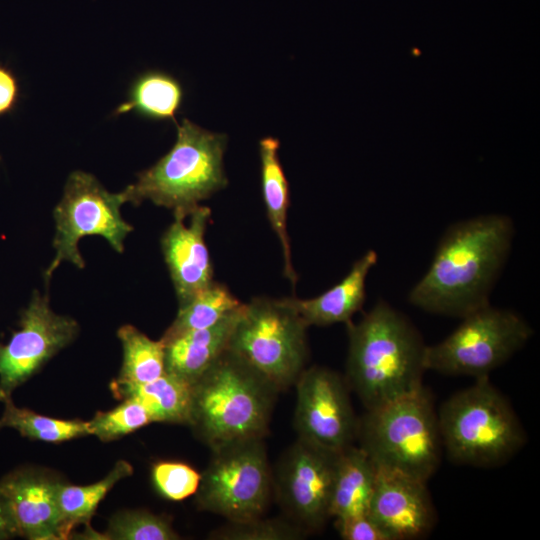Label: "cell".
Segmentation results:
<instances>
[{
    "label": "cell",
    "mask_w": 540,
    "mask_h": 540,
    "mask_svg": "<svg viewBox=\"0 0 540 540\" xmlns=\"http://www.w3.org/2000/svg\"><path fill=\"white\" fill-rule=\"evenodd\" d=\"M514 233L512 219L504 214L480 215L450 225L427 272L410 290L409 302L432 314L458 318L490 304Z\"/></svg>",
    "instance_id": "6da1fadb"
},
{
    "label": "cell",
    "mask_w": 540,
    "mask_h": 540,
    "mask_svg": "<svg viewBox=\"0 0 540 540\" xmlns=\"http://www.w3.org/2000/svg\"><path fill=\"white\" fill-rule=\"evenodd\" d=\"M348 329L345 380L366 410L423 387L425 345L410 320L386 301H379Z\"/></svg>",
    "instance_id": "7a4b0ae2"
},
{
    "label": "cell",
    "mask_w": 540,
    "mask_h": 540,
    "mask_svg": "<svg viewBox=\"0 0 540 540\" xmlns=\"http://www.w3.org/2000/svg\"><path fill=\"white\" fill-rule=\"evenodd\" d=\"M278 393L271 382L227 349L193 383L188 425L212 451L265 438Z\"/></svg>",
    "instance_id": "3957f363"
},
{
    "label": "cell",
    "mask_w": 540,
    "mask_h": 540,
    "mask_svg": "<svg viewBox=\"0 0 540 540\" xmlns=\"http://www.w3.org/2000/svg\"><path fill=\"white\" fill-rule=\"evenodd\" d=\"M443 450L458 464L496 467L526 443V433L508 399L489 377L447 399L437 412Z\"/></svg>",
    "instance_id": "277c9868"
},
{
    "label": "cell",
    "mask_w": 540,
    "mask_h": 540,
    "mask_svg": "<svg viewBox=\"0 0 540 540\" xmlns=\"http://www.w3.org/2000/svg\"><path fill=\"white\" fill-rule=\"evenodd\" d=\"M176 126L177 139L170 151L122 191L126 202L139 205L150 200L188 216L202 200L227 185L223 167L226 135L188 119Z\"/></svg>",
    "instance_id": "5b68a950"
},
{
    "label": "cell",
    "mask_w": 540,
    "mask_h": 540,
    "mask_svg": "<svg viewBox=\"0 0 540 540\" xmlns=\"http://www.w3.org/2000/svg\"><path fill=\"white\" fill-rule=\"evenodd\" d=\"M358 446L376 468L427 480L438 469L443 444L437 412L424 386L359 418Z\"/></svg>",
    "instance_id": "8992f818"
},
{
    "label": "cell",
    "mask_w": 540,
    "mask_h": 540,
    "mask_svg": "<svg viewBox=\"0 0 540 540\" xmlns=\"http://www.w3.org/2000/svg\"><path fill=\"white\" fill-rule=\"evenodd\" d=\"M308 326L282 299L253 298L244 304L228 349L281 392L306 368Z\"/></svg>",
    "instance_id": "52a82bcc"
},
{
    "label": "cell",
    "mask_w": 540,
    "mask_h": 540,
    "mask_svg": "<svg viewBox=\"0 0 540 540\" xmlns=\"http://www.w3.org/2000/svg\"><path fill=\"white\" fill-rule=\"evenodd\" d=\"M441 342L427 346L426 370L445 375L488 377L531 338L533 330L516 312L485 305L464 316Z\"/></svg>",
    "instance_id": "ba28073f"
},
{
    "label": "cell",
    "mask_w": 540,
    "mask_h": 540,
    "mask_svg": "<svg viewBox=\"0 0 540 540\" xmlns=\"http://www.w3.org/2000/svg\"><path fill=\"white\" fill-rule=\"evenodd\" d=\"M196 496L198 509L245 521L264 516L273 492V472L264 438L231 443L213 450L201 473Z\"/></svg>",
    "instance_id": "9c48e42d"
},
{
    "label": "cell",
    "mask_w": 540,
    "mask_h": 540,
    "mask_svg": "<svg viewBox=\"0 0 540 540\" xmlns=\"http://www.w3.org/2000/svg\"><path fill=\"white\" fill-rule=\"evenodd\" d=\"M124 203L123 192L110 193L92 174L74 171L69 175L62 199L54 209L55 257L44 273L47 283L64 261L79 269L85 267L78 249L79 240L85 236L100 235L115 251H124V240L133 230L121 216Z\"/></svg>",
    "instance_id": "30bf717a"
},
{
    "label": "cell",
    "mask_w": 540,
    "mask_h": 540,
    "mask_svg": "<svg viewBox=\"0 0 540 540\" xmlns=\"http://www.w3.org/2000/svg\"><path fill=\"white\" fill-rule=\"evenodd\" d=\"M340 452L297 438L272 470L274 497L284 516L307 534L319 531L331 518V491Z\"/></svg>",
    "instance_id": "8fae6325"
},
{
    "label": "cell",
    "mask_w": 540,
    "mask_h": 540,
    "mask_svg": "<svg viewBox=\"0 0 540 540\" xmlns=\"http://www.w3.org/2000/svg\"><path fill=\"white\" fill-rule=\"evenodd\" d=\"M295 387L298 438L338 452L355 444L359 418L344 377L330 368L312 366L305 368Z\"/></svg>",
    "instance_id": "7c38bea8"
},
{
    "label": "cell",
    "mask_w": 540,
    "mask_h": 540,
    "mask_svg": "<svg viewBox=\"0 0 540 540\" xmlns=\"http://www.w3.org/2000/svg\"><path fill=\"white\" fill-rule=\"evenodd\" d=\"M20 329L0 344V401L32 377L56 353L77 336L79 326L69 316L56 314L48 293L35 291L21 312Z\"/></svg>",
    "instance_id": "4fadbf2b"
},
{
    "label": "cell",
    "mask_w": 540,
    "mask_h": 540,
    "mask_svg": "<svg viewBox=\"0 0 540 540\" xmlns=\"http://www.w3.org/2000/svg\"><path fill=\"white\" fill-rule=\"evenodd\" d=\"M368 514L391 540L423 537L436 520L425 481L383 468H377Z\"/></svg>",
    "instance_id": "5bb4252c"
},
{
    "label": "cell",
    "mask_w": 540,
    "mask_h": 540,
    "mask_svg": "<svg viewBox=\"0 0 540 540\" xmlns=\"http://www.w3.org/2000/svg\"><path fill=\"white\" fill-rule=\"evenodd\" d=\"M173 214L174 221L164 232L161 246L179 306H182L214 281L204 238L211 211L198 205L188 216Z\"/></svg>",
    "instance_id": "9a60e30c"
},
{
    "label": "cell",
    "mask_w": 540,
    "mask_h": 540,
    "mask_svg": "<svg viewBox=\"0 0 540 540\" xmlns=\"http://www.w3.org/2000/svg\"><path fill=\"white\" fill-rule=\"evenodd\" d=\"M59 480L34 469H19L0 480V492L15 520L18 534L30 540L68 538L59 509Z\"/></svg>",
    "instance_id": "2e32d148"
},
{
    "label": "cell",
    "mask_w": 540,
    "mask_h": 540,
    "mask_svg": "<svg viewBox=\"0 0 540 540\" xmlns=\"http://www.w3.org/2000/svg\"><path fill=\"white\" fill-rule=\"evenodd\" d=\"M243 307L244 304L211 327L161 340L165 351V372L192 384L197 381L228 349Z\"/></svg>",
    "instance_id": "e0dca14e"
},
{
    "label": "cell",
    "mask_w": 540,
    "mask_h": 540,
    "mask_svg": "<svg viewBox=\"0 0 540 540\" xmlns=\"http://www.w3.org/2000/svg\"><path fill=\"white\" fill-rule=\"evenodd\" d=\"M378 255L369 250L354 262L347 275L333 287L311 299L284 298L309 326L348 324L365 301V282Z\"/></svg>",
    "instance_id": "ac0fdd59"
},
{
    "label": "cell",
    "mask_w": 540,
    "mask_h": 540,
    "mask_svg": "<svg viewBox=\"0 0 540 540\" xmlns=\"http://www.w3.org/2000/svg\"><path fill=\"white\" fill-rule=\"evenodd\" d=\"M112 392L120 399L133 398L150 413L153 422L189 424L193 384L174 374L165 372L157 379L132 384L115 380Z\"/></svg>",
    "instance_id": "d6986e66"
},
{
    "label": "cell",
    "mask_w": 540,
    "mask_h": 540,
    "mask_svg": "<svg viewBox=\"0 0 540 540\" xmlns=\"http://www.w3.org/2000/svg\"><path fill=\"white\" fill-rule=\"evenodd\" d=\"M377 468L357 445L339 453L334 473L330 517L345 518L368 512Z\"/></svg>",
    "instance_id": "ffe728a7"
},
{
    "label": "cell",
    "mask_w": 540,
    "mask_h": 540,
    "mask_svg": "<svg viewBox=\"0 0 540 540\" xmlns=\"http://www.w3.org/2000/svg\"><path fill=\"white\" fill-rule=\"evenodd\" d=\"M279 145V140L273 137H265L259 142L262 195L269 222L282 247L284 276L295 286L298 277L292 264L287 232L289 185L279 160Z\"/></svg>",
    "instance_id": "44dd1931"
},
{
    "label": "cell",
    "mask_w": 540,
    "mask_h": 540,
    "mask_svg": "<svg viewBox=\"0 0 540 540\" xmlns=\"http://www.w3.org/2000/svg\"><path fill=\"white\" fill-rule=\"evenodd\" d=\"M183 88L173 76L158 70L140 74L131 84L126 101L114 114L134 112L151 120H173L183 102Z\"/></svg>",
    "instance_id": "7402d4cb"
},
{
    "label": "cell",
    "mask_w": 540,
    "mask_h": 540,
    "mask_svg": "<svg viewBox=\"0 0 540 540\" xmlns=\"http://www.w3.org/2000/svg\"><path fill=\"white\" fill-rule=\"evenodd\" d=\"M132 473L131 464L120 460L103 479L96 483L78 486L59 482L58 504L67 536L76 525H88L105 495L117 482Z\"/></svg>",
    "instance_id": "603a6c76"
},
{
    "label": "cell",
    "mask_w": 540,
    "mask_h": 540,
    "mask_svg": "<svg viewBox=\"0 0 540 540\" xmlns=\"http://www.w3.org/2000/svg\"><path fill=\"white\" fill-rule=\"evenodd\" d=\"M242 304L225 285L213 281L188 303L179 306L176 318L160 340L211 327Z\"/></svg>",
    "instance_id": "cb8c5ba5"
},
{
    "label": "cell",
    "mask_w": 540,
    "mask_h": 540,
    "mask_svg": "<svg viewBox=\"0 0 540 540\" xmlns=\"http://www.w3.org/2000/svg\"><path fill=\"white\" fill-rule=\"evenodd\" d=\"M117 336L123 348L120 382L143 384L165 373V351L161 340L154 341L132 325L122 326Z\"/></svg>",
    "instance_id": "d4e9b609"
},
{
    "label": "cell",
    "mask_w": 540,
    "mask_h": 540,
    "mask_svg": "<svg viewBox=\"0 0 540 540\" xmlns=\"http://www.w3.org/2000/svg\"><path fill=\"white\" fill-rule=\"evenodd\" d=\"M0 429L10 427L32 440L58 443L90 435L88 421L63 420L17 407L11 398L5 400Z\"/></svg>",
    "instance_id": "484cf974"
},
{
    "label": "cell",
    "mask_w": 540,
    "mask_h": 540,
    "mask_svg": "<svg viewBox=\"0 0 540 540\" xmlns=\"http://www.w3.org/2000/svg\"><path fill=\"white\" fill-rule=\"evenodd\" d=\"M308 534L285 516H264L245 521H227L209 533L212 540H298Z\"/></svg>",
    "instance_id": "4316f807"
},
{
    "label": "cell",
    "mask_w": 540,
    "mask_h": 540,
    "mask_svg": "<svg viewBox=\"0 0 540 540\" xmlns=\"http://www.w3.org/2000/svg\"><path fill=\"white\" fill-rule=\"evenodd\" d=\"M180 536L163 516L144 510L116 514L109 522L103 539L177 540Z\"/></svg>",
    "instance_id": "83f0119b"
},
{
    "label": "cell",
    "mask_w": 540,
    "mask_h": 540,
    "mask_svg": "<svg viewBox=\"0 0 540 540\" xmlns=\"http://www.w3.org/2000/svg\"><path fill=\"white\" fill-rule=\"evenodd\" d=\"M124 401L106 412H98L88 421L90 433L102 441H111L153 423L148 410L137 400Z\"/></svg>",
    "instance_id": "f1b7e54d"
},
{
    "label": "cell",
    "mask_w": 540,
    "mask_h": 540,
    "mask_svg": "<svg viewBox=\"0 0 540 540\" xmlns=\"http://www.w3.org/2000/svg\"><path fill=\"white\" fill-rule=\"evenodd\" d=\"M151 476L158 493L172 501L195 495L201 480V473L192 466L175 461L156 463Z\"/></svg>",
    "instance_id": "f546056e"
},
{
    "label": "cell",
    "mask_w": 540,
    "mask_h": 540,
    "mask_svg": "<svg viewBox=\"0 0 540 540\" xmlns=\"http://www.w3.org/2000/svg\"><path fill=\"white\" fill-rule=\"evenodd\" d=\"M335 520L337 531L344 540H391L368 512Z\"/></svg>",
    "instance_id": "4dcf8cb0"
},
{
    "label": "cell",
    "mask_w": 540,
    "mask_h": 540,
    "mask_svg": "<svg viewBox=\"0 0 540 540\" xmlns=\"http://www.w3.org/2000/svg\"><path fill=\"white\" fill-rule=\"evenodd\" d=\"M20 99L17 76L7 66L0 64V117L12 113Z\"/></svg>",
    "instance_id": "1f68e13d"
},
{
    "label": "cell",
    "mask_w": 540,
    "mask_h": 540,
    "mask_svg": "<svg viewBox=\"0 0 540 540\" xmlns=\"http://www.w3.org/2000/svg\"><path fill=\"white\" fill-rule=\"evenodd\" d=\"M19 536L18 529L4 496L0 492V540Z\"/></svg>",
    "instance_id": "d6a6232c"
}]
</instances>
